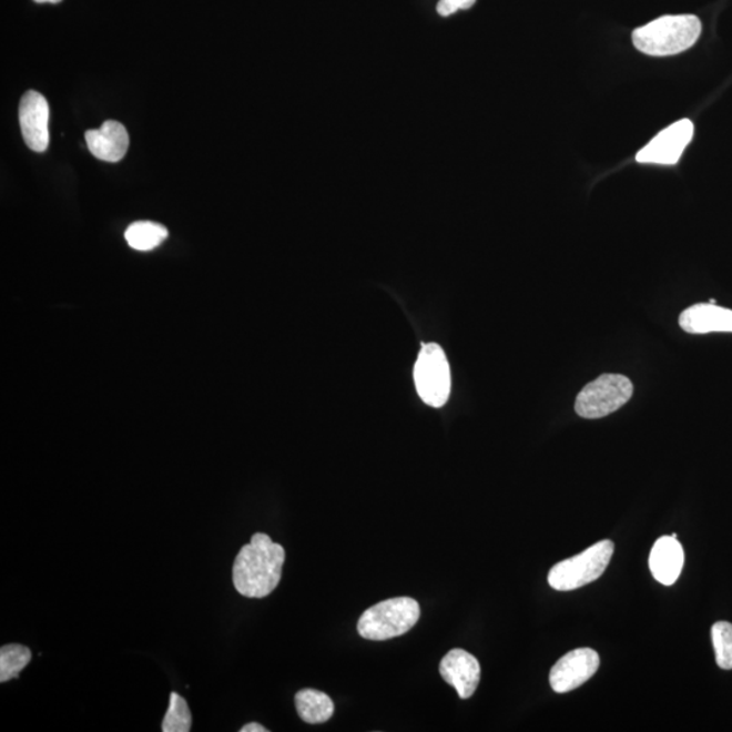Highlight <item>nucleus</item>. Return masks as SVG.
<instances>
[{
	"instance_id": "nucleus-18",
	"label": "nucleus",
	"mask_w": 732,
	"mask_h": 732,
	"mask_svg": "<svg viewBox=\"0 0 732 732\" xmlns=\"http://www.w3.org/2000/svg\"><path fill=\"white\" fill-rule=\"evenodd\" d=\"M712 643L715 649L718 667L723 670L732 669V624L719 621L712 627Z\"/></svg>"
},
{
	"instance_id": "nucleus-7",
	"label": "nucleus",
	"mask_w": 732,
	"mask_h": 732,
	"mask_svg": "<svg viewBox=\"0 0 732 732\" xmlns=\"http://www.w3.org/2000/svg\"><path fill=\"white\" fill-rule=\"evenodd\" d=\"M694 125L691 120L683 119L657 134L644 149L638 152L639 163L675 164L683 151L692 142Z\"/></svg>"
},
{
	"instance_id": "nucleus-23",
	"label": "nucleus",
	"mask_w": 732,
	"mask_h": 732,
	"mask_svg": "<svg viewBox=\"0 0 732 732\" xmlns=\"http://www.w3.org/2000/svg\"><path fill=\"white\" fill-rule=\"evenodd\" d=\"M710 303H711V304H716L715 298H711Z\"/></svg>"
},
{
	"instance_id": "nucleus-16",
	"label": "nucleus",
	"mask_w": 732,
	"mask_h": 732,
	"mask_svg": "<svg viewBox=\"0 0 732 732\" xmlns=\"http://www.w3.org/2000/svg\"><path fill=\"white\" fill-rule=\"evenodd\" d=\"M32 659V651L21 644H8L0 649V682L18 679Z\"/></svg>"
},
{
	"instance_id": "nucleus-10",
	"label": "nucleus",
	"mask_w": 732,
	"mask_h": 732,
	"mask_svg": "<svg viewBox=\"0 0 732 732\" xmlns=\"http://www.w3.org/2000/svg\"><path fill=\"white\" fill-rule=\"evenodd\" d=\"M439 673L454 687L460 699H469L480 682L478 659L461 649L450 650L439 663Z\"/></svg>"
},
{
	"instance_id": "nucleus-19",
	"label": "nucleus",
	"mask_w": 732,
	"mask_h": 732,
	"mask_svg": "<svg viewBox=\"0 0 732 732\" xmlns=\"http://www.w3.org/2000/svg\"><path fill=\"white\" fill-rule=\"evenodd\" d=\"M460 10L459 0H439L437 4V12L441 17H449Z\"/></svg>"
},
{
	"instance_id": "nucleus-3",
	"label": "nucleus",
	"mask_w": 732,
	"mask_h": 732,
	"mask_svg": "<svg viewBox=\"0 0 732 732\" xmlns=\"http://www.w3.org/2000/svg\"><path fill=\"white\" fill-rule=\"evenodd\" d=\"M419 616V603L413 598H390L365 610L358 620L357 630L368 640L398 638L417 624Z\"/></svg>"
},
{
	"instance_id": "nucleus-15",
	"label": "nucleus",
	"mask_w": 732,
	"mask_h": 732,
	"mask_svg": "<svg viewBox=\"0 0 732 732\" xmlns=\"http://www.w3.org/2000/svg\"><path fill=\"white\" fill-rule=\"evenodd\" d=\"M169 231L154 222H136L125 231L128 244L138 252H150L167 240Z\"/></svg>"
},
{
	"instance_id": "nucleus-13",
	"label": "nucleus",
	"mask_w": 732,
	"mask_h": 732,
	"mask_svg": "<svg viewBox=\"0 0 732 732\" xmlns=\"http://www.w3.org/2000/svg\"><path fill=\"white\" fill-rule=\"evenodd\" d=\"M683 548L673 536L658 539L650 553V570L659 583L674 584L683 567Z\"/></svg>"
},
{
	"instance_id": "nucleus-14",
	"label": "nucleus",
	"mask_w": 732,
	"mask_h": 732,
	"mask_svg": "<svg viewBox=\"0 0 732 732\" xmlns=\"http://www.w3.org/2000/svg\"><path fill=\"white\" fill-rule=\"evenodd\" d=\"M295 701L298 716L305 723L321 724L333 716L334 703L326 693L315 691V689H303L297 692Z\"/></svg>"
},
{
	"instance_id": "nucleus-22",
	"label": "nucleus",
	"mask_w": 732,
	"mask_h": 732,
	"mask_svg": "<svg viewBox=\"0 0 732 732\" xmlns=\"http://www.w3.org/2000/svg\"><path fill=\"white\" fill-rule=\"evenodd\" d=\"M35 3H60L61 0H34Z\"/></svg>"
},
{
	"instance_id": "nucleus-5",
	"label": "nucleus",
	"mask_w": 732,
	"mask_h": 732,
	"mask_svg": "<svg viewBox=\"0 0 732 732\" xmlns=\"http://www.w3.org/2000/svg\"><path fill=\"white\" fill-rule=\"evenodd\" d=\"M633 395V384L622 375H602L584 386L577 396L576 413L586 419H598L626 406Z\"/></svg>"
},
{
	"instance_id": "nucleus-2",
	"label": "nucleus",
	"mask_w": 732,
	"mask_h": 732,
	"mask_svg": "<svg viewBox=\"0 0 732 732\" xmlns=\"http://www.w3.org/2000/svg\"><path fill=\"white\" fill-rule=\"evenodd\" d=\"M701 29L695 16H664L634 30L632 41L638 51L649 57H673L693 47Z\"/></svg>"
},
{
	"instance_id": "nucleus-20",
	"label": "nucleus",
	"mask_w": 732,
	"mask_h": 732,
	"mask_svg": "<svg viewBox=\"0 0 732 732\" xmlns=\"http://www.w3.org/2000/svg\"><path fill=\"white\" fill-rule=\"evenodd\" d=\"M241 732H268V730L258 723H250L244 725Z\"/></svg>"
},
{
	"instance_id": "nucleus-6",
	"label": "nucleus",
	"mask_w": 732,
	"mask_h": 732,
	"mask_svg": "<svg viewBox=\"0 0 732 732\" xmlns=\"http://www.w3.org/2000/svg\"><path fill=\"white\" fill-rule=\"evenodd\" d=\"M414 382L419 398L431 407H443L448 401L451 387L450 368L441 346L427 344L420 349L415 363Z\"/></svg>"
},
{
	"instance_id": "nucleus-8",
	"label": "nucleus",
	"mask_w": 732,
	"mask_h": 732,
	"mask_svg": "<svg viewBox=\"0 0 732 732\" xmlns=\"http://www.w3.org/2000/svg\"><path fill=\"white\" fill-rule=\"evenodd\" d=\"M600 657L591 649H577L561 657L549 673V683L557 693H569L597 673Z\"/></svg>"
},
{
	"instance_id": "nucleus-17",
	"label": "nucleus",
	"mask_w": 732,
	"mask_h": 732,
	"mask_svg": "<svg viewBox=\"0 0 732 732\" xmlns=\"http://www.w3.org/2000/svg\"><path fill=\"white\" fill-rule=\"evenodd\" d=\"M192 730V713L186 700L179 693H171L169 710L163 719V732H189Z\"/></svg>"
},
{
	"instance_id": "nucleus-21",
	"label": "nucleus",
	"mask_w": 732,
	"mask_h": 732,
	"mask_svg": "<svg viewBox=\"0 0 732 732\" xmlns=\"http://www.w3.org/2000/svg\"><path fill=\"white\" fill-rule=\"evenodd\" d=\"M459 2L460 10H468L472 8V6L476 3V0H459Z\"/></svg>"
},
{
	"instance_id": "nucleus-9",
	"label": "nucleus",
	"mask_w": 732,
	"mask_h": 732,
	"mask_svg": "<svg viewBox=\"0 0 732 732\" xmlns=\"http://www.w3.org/2000/svg\"><path fill=\"white\" fill-rule=\"evenodd\" d=\"M20 124L30 150L44 152L49 145V105L45 96L30 90L20 103Z\"/></svg>"
},
{
	"instance_id": "nucleus-1",
	"label": "nucleus",
	"mask_w": 732,
	"mask_h": 732,
	"mask_svg": "<svg viewBox=\"0 0 732 732\" xmlns=\"http://www.w3.org/2000/svg\"><path fill=\"white\" fill-rule=\"evenodd\" d=\"M285 549L265 533H255L244 546L232 567V581L237 593L264 598L277 588L283 573Z\"/></svg>"
},
{
	"instance_id": "nucleus-11",
	"label": "nucleus",
	"mask_w": 732,
	"mask_h": 732,
	"mask_svg": "<svg viewBox=\"0 0 732 732\" xmlns=\"http://www.w3.org/2000/svg\"><path fill=\"white\" fill-rule=\"evenodd\" d=\"M680 326L689 334L732 333V309L716 304H694L680 315Z\"/></svg>"
},
{
	"instance_id": "nucleus-12",
	"label": "nucleus",
	"mask_w": 732,
	"mask_h": 732,
	"mask_svg": "<svg viewBox=\"0 0 732 732\" xmlns=\"http://www.w3.org/2000/svg\"><path fill=\"white\" fill-rule=\"evenodd\" d=\"M85 143L96 159L114 163L125 156L130 146V136L121 122L106 121L100 130L85 132Z\"/></svg>"
},
{
	"instance_id": "nucleus-4",
	"label": "nucleus",
	"mask_w": 732,
	"mask_h": 732,
	"mask_svg": "<svg viewBox=\"0 0 732 732\" xmlns=\"http://www.w3.org/2000/svg\"><path fill=\"white\" fill-rule=\"evenodd\" d=\"M614 552L610 540L596 542L594 546L577 557L559 561L548 573V583L559 591H570L597 581L608 569Z\"/></svg>"
}]
</instances>
